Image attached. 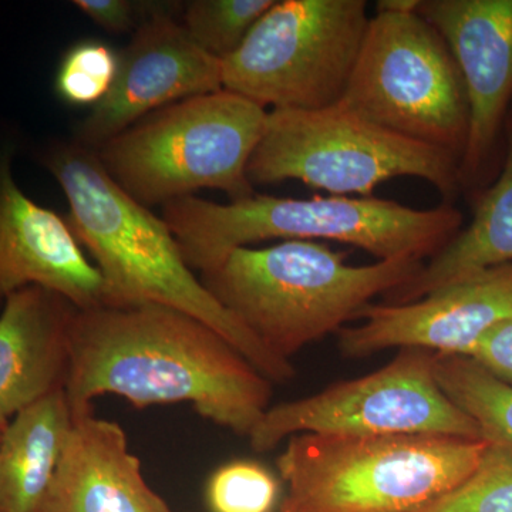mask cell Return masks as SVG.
<instances>
[{
  "label": "cell",
  "instance_id": "cell-1",
  "mask_svg": "<svg viewBox=\"0 0 512 512\" xmlns=\"http://www.w3.org/2000/svg\"><path fill=\"white\" fill-rule=\"evenodd\" d=\"M64 393L73 414L90 412L104 396L134 409L184 403L248 437L272 406L274 383L201 320L136 303L77 308Z\"/></svg>",
  "mask_w": 512,
  "mask_h": 512
},
{
  "label": "cell",
  "instance_id": "cell-2",
  "mask_svg": "<svg viewBox=\"0 0 512 512\" xmlns=\"http://www.w3.org/2000/svg\"><path fill=\"white\" fill-rule=\"evenodd\" d=\"M43 164L69 202L67 222L99 269L104 305L157 303L194 316L228 340L272 383L296 376L292 362L278 359L221 305L185 262L163 218L120 187L96 150L82 143L59 144Z\"/></svg>",
  "mask_w": 512,
  "mask_h": 512
},
{
  "label": "cell",
  "instance_id": "cell-3",
  "mask_svg": "<svg viewBox=\"0 0 512 512\" xmlns=\"http://www.w3.org/2000/svg\"><path fill=\"white\" fill-rule=\"evenodd\" d=\"M185 262L192 271L210 272L237 248L268 239H326L352 245L377 261L439 254L458 234L463 215L450 205L414 210L382 198H279L252 195L218 204L201 198H175L163 205Z\"/></svg>",
  "mask_w": 512,
  "mask_h": 512
},
{
  "label": "cell",
  "instance_id": "cell-4",
  "mask_svg": "<svg viewBox=\"0 0 512 512\" xmlns=\"http://www.w3.org/2000/svg\"><path fill=\"white\" fill-rule=\"evenodd\" d=\"M413 259L346 264V254L316 241L237 248L201 275L211 295L278 359L345 328L379 295L416 278Z\"/></svg>",
  "mask_w": 512,
  "mask_h": 512
},
{
  "label": "cell",
  "instance_id": "cell-5",
  "mask_svg": "<svg viewBox=\"0 0 512 512\" xmlns=\"http://www.w3.org/2000/svg\"><path fill=\"white\" fill-rule=\"evenodd\" d=\"M487 447L433 434H298L276 457L278 512H414L466 481Z\"/></svg>",
  "mask_w": 512,
  "mask_h": 512
},
{
  "label": "cell",
  "instance_id": "cell-6",
  "mask_svg": "<svg viewBox=\"0 0 512 512\" xmlns=\"http://www.w3.org/2000/svg\"><path fill=\"white\" fill-rule=\"evenodd\" d=\"M268 113L228 90L200 94L148 114L96 153L110 177L146 207L198 190L245 200L255 195L248 164Z\"/></svg>",
  "mask_w": 512,
  "mask_h": 512
},
{
  "label": "cell",
  "instance_id": "cell-7",
  "mask_svg": "<svg viewBox=\"0 0 512 512\" xmlns=\"http://www.w3.org/2000/svg\"><path fill=\"white\" fill-rule=\"evenodd\" d=\"M248 177L252 184L296 180L363 198L393 178H421L446 197L461 181L454 154L377 126L340 101L322 110L269 111Z\"/></svg>",
  "mask_w": 512,
  "mask_h": 512
},
{
  "label": "cell",
  "instance_id": "cell-8",
  "mask_svg": "<svg viewBox=\"0 0 512 512\" xmlns=\"http://www.w3.org/2000/svg\"><path fill=\"white\" fill-rule=\"evenodd\" d=\"M365 0H281L222 60V89L274 110L335 106L348 89L367 26Z\"/></svg>",
  "mask_w": 512,
  "mask_h": 512
},
{
  "label": "cell",
  "instance_id": "cell-9",
  "mask_svg": "<svg viewBox=\"0 0 512 512\" xmlns=\"http://www.w3.org/2000/svg\"><path fill=\"white\" fill-rule=\"evenodd\" d=\"M340 103L377 126L463 156L466 87L443 37L419 12H377Z\"/></svg>",
  "mask_w": 512,
  "mask_h": 512
},
{
  "label": "cell",
  "instance_id": "cell-10",
  "mask_svg": "<svg viewBox=\"0 0 512 512\" xmlns=\"http://www.w3.org/2000/svg\"><path fill=\"white\" fill-rule=\"evenodd\" d=\"M298 434L483 440L476 423L437 383L434 353L421 349H400L389 365L370 375L269 407L247 439L255 453L264 454Z\"/></svg>",
  "mask_w": 512,
  "mask_h": 512
},
{
  "label": "cell",
  "instance_id": "cell-11",
  "mask_svg": "<svg viewBox=\"0 0 512 512\" xmlns=\"http://www.w3.org/2000/svg\"><path fill=\"white\" fill-rule=\"evenodd\" d=\"M512 319V264L491 266L410 303H369L360 325L339 330L343 356L360 359L386 349L470 356L488 332Z\"/></svg>",
  "mask_w": 512,
  "mask_h": 512
},
{
  "label": "cell",
  "instance_id": "cell-12",
  "mask_svg": "<svg viewBox=\"0 0 512 512\" xmlns=\"http://www.w3.org/2000/svg\"><path fill=\"white\" fill-rule=\"evenodd\" d=\"M220 90L222 60L204 52L170 13L156 8L121 53L110 93L80 124L79 143L97 150L154 111Z\"/></svg>",
  "mask_w": 512,
  "mask_h": 512
},
{
  "label": "cell",
  "instance_id": "cell-13",
  "mask_svg": "<svg viewBox=\"0 0 512 512\" xmlns=\"http://www.w3.org/2000/svg\"><path fill=\"white\" fill-rule=\"evenodd\" d=\"M417 12L443 37L466 87L464 180L490 156L512 99V0H420Z\"/></svg>",
  "mask_w": 512,
  "mask_h": 512
},
{
  "label": "cell",
  "instance_id": "cell-14",
  "mask_svg": "<svg viewBox=\"0 0 512 512\" xmlns=\"http://www.w3.org/2000/svg\"><path fill=\"white\" fill-rule=\"evenodd\" d=\"M28 286L60 293L79 309L104 305L103 278L69 222L22 191L6 153L0 157V309Z\"/></svg>",
  "mask_w": 512,
  "mask_h": 512
},
{
  "label": "cell",
  "instance_id": "cell-15",
  "mask_svg": "<svg viewBox=\"0 0 512 512\" xmlns=\"http://www.w3.org/2000/svg\"><path fill=\"white\" fill-rule=\"evenodd\" d=\"M33 512H173L143 476L126 430L94 410L74 414L59 466Z\"/></svg>",
  "mask_w": 512,
  "mask_h": 512
},
{
  "label": "cell",
  "instance_id": "cell-16",
  "mask_svg": "<svg viewBox=\"0 0 512 512\" xmlns=\"http://www.w3.org/2000/svg\"><path fill=\"white\" fill-rule=\"evenodd\" d=\"M77 308L60 293L28 286L0 311V420L64 390Z\"/></svg>",
  "mask_w": 512,
  "mask_h": 512
},
{
  "label": "cell",
  "instance_id": "cell-17",
  "mask_svg": "<svg viewBox=\"0 0 512 512\" xmlns=\"http://www.w3.org/2000/svg\"><path fill=\"white\" fill-rule=\"evenodd\" d=\"M73 421L64 390L9 421L0 439V512L35 511L55 476Z\"/></svg>",
  "mask_w": 512,
  "mask_h": 512
},
{
  "label": "cell",
  "instance_id": "cell-18",
  "mask_svg": "<svg viewBox=\"0 0 512 512\" xmlns=\"http://www.w3.org/2000/svg\"><path fill=\"white\" fill-rule=\"evenodd\" d=\"M512 264V123L508 128L503 171L463 232L423 265L419 275L389 293L386 303H410L491 266Z\"/></svg>",
  "mask_w": 512,
  "mask_h": 512
},
{
  "label": "cell",
  "instance_id": "cell-19",
  "mask_svg": "<svg viewBox=\"0 0 512 512\" xmlns=\"http://www.w3.org/2000/svg\"><path fill=\"white\" fill-rule=\"evenodd\" d=\"M434 375L448 399L476 423L481 439L512 450V384L470 356L434 355Z\"/></svg>",
  "mask_w": 512,
  "mask_h": 512
},
{
  "label": "cell",
  "instance_id": "cell-20",
  "mask_svg": "<svg viewBox=\"0 0 512 512\" xmlns=\"http://www.w3.org/2000/svg\"><path fill=\"white\" fill-rule=\"evenodd\" d=\"M276 0H194L184 12V29L208 55L225 60Z\"/></svg>",
  "mask_w": 512,
  "mask_h": 512
},
{
  "label": "cell",
  "instance_id": "cell-21",
  "mask_svg": "<svg viewBox=\"0 0 512 512\" xmlns=\"http://www.w3.org/2000/svg\"><path fill=\"white\" fill-rule=\"evenodd\" d=\"M281 478L259 461L237 458L212 471L205 484L210 512H278Z\"/></svg>",
  "mask_w": 512,
  "mask_h": 512
},
{
  "label": "cell",
  "instance_id": "cell-22",
  "mask_svg": "<svg viewBox=\"0 0 512 512\" xmlns=\"http://www.w3.org/2000/svg\"><path fill=\"white\" fill-rule=\"evenodd\" d=\"M414 512H512V450L488 444L466 481Z\"/></svg>",
  "mask_w": 512,
  "mask_h": 512
},
{
  "label": "cell",
  "instance_id": "cell-23",
  "mask_svg": "<svg viewBox=\"0 0 512 512\" xmlns=\"http://www.w3.org/2000/svg\"><path fill=\"white\" fill-rule=\"evenodd\" d=\"M119 64L120 55L101 40L76 43L57 69V96L72 106H97L116 82Z\"/></svg>",
  "mask_w": 512,
  "mask_h": 512
},
{
  "label": "cell",
  "instance_id": "cell-24",
  "mask_svg": "<svg viewBox=\"0 0 512 512\" xmlns=\"http://www.w3.org/2000/svg\"><path fill=\"white\" fill-rule=\"evenodd\" d=\"M470 357L493 375L512 384V319L488 332Z\"/></svg>",
  "mask_w": 512,
  "mask_h": 512
},
{
  "label": "cell",
  "instance_id": "cell-25",
  "mask_svg": "<svg viewBox=\"0 0 512 512\" xmlns=\"http://www.w3.org/2000/svg\"><path fill=\"white\" fill-rule=\"evenodd\" d=\"M73 5L107 32L124 33L136 26L138 6L130 0H76Z\"/></svg>",
  "mask_w": 512,
  "mask_h": 512
},
{
  "label": "cell",
  "instance_id": "cell-26",
  "mask_svg": "<svg viewBox=\"0 0 512 512\" xmlns=\"http://www.w3.org/2000/svg\"><path fill=\"white\" fill-rule=\"evenodd\" d=\"M420 0H380L377 2V12H416Z\"/></svg>",
  "mask_w": 512,
  "mask_h": 512
},
{
  "label": "cell",
  "instance_id": "cell-27",
  "mask_svg": "<svg viewBox=\"0 0 512 512\" xmlns=\"http://www.w3.org/2000/svg\"><path fill=\"white\" fill-rule=\"evenodd\" d=\"M6 426H8V423H5V421L0 420V439H2L3 431H5Z\"/></svg>",
  "mask_w": 512,
  "mask_h": 512
}]
</instances>
